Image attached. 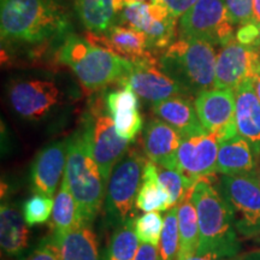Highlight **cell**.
Masks as SVG:
<instances>
[{
  "label": "cell",
  "mask_w": 260,
  "mask_h": 260,
  "mask_svg": "<svg viewBox=\"0 0 260 260\" xmlns=\"http://www.w3.org/2000/svg\"><path fill=\"white\" fill-rule=\"evenodd\" d=\"M69 25L60 0H0L3 42L40 44L64 34Z\"/></svg>",
  "instance_id": "cell-1"
},
{
  "label": "cell",
  "mask_w": 260,
  "mask_h": 260,
  "mask_svg": "<svg viewBox=\"0 0 260 260\" xmlns=\"http://www.w3.org/2000/svg\"><path fill=\"white\" fill-rule=\"evenodd\" d=\"M213 182V176L201 178L191 191V201L197 209L199 222L197 255L233 258L239 255L241 243L229 206Z\"/></svg>",
  "instance_id": "cell-2"
},
{
  "label": "cell",
  "mask_w": 260,
  "mask_h": 260,
  "mask_svg": "<svg viewBox=\"0 0 260 260\" xmlns=\"http://www.w3.org/2000/svg\"><path fill=\"white\" fill-rule=\"evenodd\" d=\"M58 59L74 71L89 92L102 89L115 81L118 82L133 65V61L77 35L65 39L58 51Z\"/></svg>",
  "instance_id": "cell-3"
},
{
  "label": "cell",
  "mask_w": 260,
  "mask_h": 260,
  "mask_svg": "<svg viewBox=\"0 0 260 260\" xmlns=\"http://www.w3.org/2000/svg\"><path fill=\"white\" fill-rule=\"evenodd\" d=\"M68 140L69 146L64 177L79 205L83 223L90 224L105 201L106 183L82 130L76 132Z\"/></svg>",
  "instance_id": "cell-4"
},
{
  "label": "cell",
  "mask_w": 260,
  "mask_h": 260,
  "mask_svg": "<svg viewBox=\"0 0 260 260\" xmlns=\"http://www.w3.org/2000/svg\"><path fill=\"white\" fill-rule=\"evenodd\" d=\"M217 54L209 42L180 39L167 48L159 65L187 94L214 88Z\"/></svg>",
  "instance_id": "cell-5"
},
{
  "label": "cell",
  "mask_w": 260,
  "mask_h": 260,
  "mask_svg": "<svg viewBox=\"0 0 260 260\" xmlns=\"http://www.w3.org/2000/svg\"><path fill=\"white\" fill-rule=\"evenodd\" d=\"M81 130L88 140L94 159L107 184L113 169L128 151L130 141L117 134L115 122L103 99H96L89 107Z\"/></svg>",
  "instance_id": "cell-6"
},
{
  "label": "cell",
  "mask_w": 260,
  "mask_h": 260,
  "mask_svg": "<svg viewBox=\"0 0 260 260\" xmlns=\"http://www.w3.org/2000/svg\"><path fill=\"white\" fill-rule=\"evenodd\" d=\"M218 189L233 214L239 235L246 239L260 235V181L256 172L220 175Z\"/></svg>",
  "instance_id": "cell-7"
},
{
  "label": "cell",
  "mask_w": 260,
  "mask_h": 260,
  "mask_svg": "<svg viewBox=\"0 0 260 260\" xmlns=\"http://www.w3.org/2000/svg\"><path fill=\"white\" fill-rule=\"evenodd\" d=\"M145 158L136 149H130L113 169L107 182L105 199L106 214L113 226L132 220L133 206L142 182V172L146 164Z\"/></svg>",
  "instance_id": "cell-8"
},
{
  "label": "cell",
  "mask_w": 260,
  "mask_h": 260,
  "mask_svg": "<svg viewBox=\"0 0 260 260\" xmlns=\"http://www.w3.org/2000/svg\"><path fill=\"white\" fill-rule=\"evenodd\" d=\"M235 27L228 14L225 0H199L181 16L178 23L182 39H194L220 47L235 40Z\"/></svg>",
  "instance_id": "cell-9"
},
{
  "label": "cell",
  "mask_w": 260,
  "mask_h": 260,
  "mask_svg": "<svg viewBox=\"0 0 260 260\" xmlns=\"http://www.w3.org/2000/svg\"><path fill=\"white\" fill-rule=\"evenodd\" d=\"M260 74V47L230 41L217 54L214 88L236 89Z\"/></svg>",
  "instance_id": "cell-10"
},
{
  "label": "cell",
  "mask_w": 260,
  "mask_h": 260,
  "mask_svg": "<svg viewBox=\"0 0 260 260\" xmlns=\"http://www.w3.org/2000/svg\"><path fill=\"white\" fill-rule=\"evenodd\" d=\"M118 83L129 86L136 95L153 105L170 98L187 95L180 84L161 69L154 57L133 61L132 68Z\"/></svg>",
  "instance_id": "cell-11"
},
{
  "label": "cell",
  "mask_w": 260,
  "mask_h": 260,
  "mask_svg": "<svg viewBox=\"0 0 260 260\" xmlns=\"http://www.w3.org/2000/svg\"><path fill=\"white\" fill-rule=\"evenodd\" d=\"M194 106L204 129L216 136L219 142L237 135L235 90H204L195 98Z\"/></svg>",
  "instance_id": "cell-12"
},
{
  "label": "cell",
  "mask_w": 260,
  "mask_h": 260,
  "mask_svg": "<svg viewBox=\"0 0 260 260\" xmlns=\"http://www.w3.org/2000/svg\"><path fill=\"white\" fill-rule=\"evenodd\" d=\"M57 84L46 80L16 82L9 89V100L18 116L28 121H40L60 103Z\"/></svg>",
  "instance_id": "cell-13"
},
{
  "label": "cell",
  "mask_w": 260,
  "mask_h": 260,
  "mask_svg": "<svg viewBox=\"0 0 260 260\" xmlns=\"http://www.w3.org/2000/svg\"><path fill=\"white\" fill-rule=\"evenodd\" d=\"M219 141L213 134L205 132L183 138L176 154V170L197 183L217 172Z\"/></svg>",
  "instance_id": "cell-14"
},
{
  "label": "cell",
  "mask_w": 260,
  "mask_h": 260,
  "mask_svg": "<svg viewBox=\"0 0 260 260\" xmlns=\"http://www.w3.org/2000/svg\"><path fill=\"white\" fill-rule=\"evenodd\" d=\"M69 140L47 145L37 154L31 165V188L37 194L53 197L58 184L61 183L67 167Z\"/></svg>",
  "instance_id": "cell-15"
},
{
  "label": "cell",
  "mask_w": 260,
  "mask_h": 260,
  "mask_svg": "<svg viewBox=\"0 0 260 260\" xmlns=\"http://www.w3.org/2000/svg\"><path fill=\"white\" fill-rule=\"evenodd\" d=\"M86 39L130 61L153 57L149 52L151 48L147 35L144 31L124 25H113L109 30L103 32L88 31L86 34Z\"/></svg>",
  "instance_id": "cell-16"
},
{
  "label": "cell",
  "mask_w": 260,
  "mask_h": 260,
  "mask_svg": "<svg viewBox=\"0 0 260 260\" xmlns=\"http://www.w3.org/2000/svg\"><path fill=\"white\" fill-rule=\"evenodd\" d=\"M182 141L181 133L159 118L149 121L145 128V154L160 168L176 170V154Z\"/></svg>",
  "instance_id": "cell-17"
},
{
  "label": "cell",
  "mask_w": 260,
  "mask_h": 260,
  "mask_svg": "<svg viewBox=\"0 0 260 260\" xmlns=\"http://www.w3.org/2000/svg\"><path fill=\"white\" fill-rule=\"evenodd\" d=\"M234 90L237 134L249 142L255 158L260 157V102L254 81H247Z\"/></svg>",
  "instance_id": "cell-18"
},
{
  "label": "cell",
  "mask_w": 260,
  "mask_h": 260,
  "mask_svg": "<svg viewBox=\"0 0 260 260\" xmlns=\"http://www.w3.org/2000/svg\"><path fill=\"white\" fill-rule=\"evenodd\" d=\"M105 102L115 122L117 134L128 141H133L144 125L139 111L138 95L129 86H123L121 89L107 94Z\"/></svg>",
  "instance_id": "cell-19"
},
{
  "label": "cell",
  "mask_w": 260,
  "mask_h": 260,
  "mask_svg": "<svg viewBox=\"0 0 260 260\" xmlns=\"http://www.w3.org/2000/svg\"><path fill=\"white\" fill-rule=\"evenodd\" d=\"M153 112L159 119L180 132L183 138L206 132L198 117L194 103L184 96H174L154 104Z\"/></svg>",
  "instance_id": "cell-20"
},
{
  "label": "cell",
  "mask_w": 260,
  "mask_h": 260,
  "mask_svg": "<svg viewBox=\"0 0 260 260\" xmlns=\"http://www.w3.org/2000/svg\"><path fill=\"white\" fill-rule=\"evenodd\" d=\"M30 232L24 217L16 206L2 204L0 207V245L10 256H21L29 247Z\"/></svg>",
  "instance_id": "cell-21"
},
{
  "label": "cell",
  "mask_w": 260,
  "mask_h": 260,
  "mask_svg": "<svg viewBox=\"0 0 260 260\" xmlns=\"http://www.w3.org/2000/svg\"><path fill=\"white\" fill-rule=\"evenodd\" d=\"M256 161L252 146L239 134L219 142L217 172L220 175H242L255 172Z\"/></svg>",
  "instance_id": "cell-22"
},
{
  "label": "cell",
  "mask_w": 260,
  "mask_h": 260,
  "mask_svg": "<svg viewBox=\"0 0 260 260\" xmlns=\"http://www.w3.org/2000/svg\"><path fill=\"white\" fill-rule=\"evenodd\" d=\"M124 9L122 0H75V10L84 28L103 32L116 25Z\"/></svg>",
  "instance_id": "cell-23"
},
{
  "label": "cell",
  "mask_w": 260,
  "mask_h": 260,
  "mask_svg": "<svg viewBox=\"0 0 260 260\" xmlns=\"http://www.w3.org/2000/svg\"><path fill=\"white\" fill-rule=\"evenodd\" d=\"M53 216H52V226H53V239L59 240L61 237L83 225L79 205L71 193L68 181L63 177L59 190L54 198Z\"/></svg>",
  "instance_id": "cell-24"
},
{
  "label": "cell",
  "mask_w": 260,
  "mask_h": 260,
  "mask_svg": "<svg viewBox=\"0 0 260 260\" xmlns=\"http://www.w3.org/2000/svg\"><path fill=\"white\" fill-rule=\"evenodd\" d=\"M136 207L144 212H161L171 210L170 195L160 183L158 167L153 161H146L142 172V183L135 201Z\"/></svg>",
  "instance_id": "cell-25"
},
{
  "label": "cell",
  "mask_w": 260,
  "mask_h": 260,
  "mask_svg": "<svg viewBox=\"0 0 260 260\" xmlns=\"http://www.w3.org/2000/svg\"><path fill=\"white\" fill-rule=\"evenodd\" d=\"M54 241L59 246L63 260H100L98 239L90 224H83Z\"/></svg>",
  "instance_id": "cell-26"
},
{
  "label": "cell",
  "mask_w": 260,
  "mask_h": 260,
  "mask_svg": "<svg viewBox=\"0 0 260 260\" xmlns=\"http://www.w3.org/2000/svg\"><path fill=\"white\" fill-rule=\"evenodd\" d=\"M180 228V251L177 260H184L197 254L199 247V222L191 194H188L177 205Z\"/></svg>",
  "instance_id": "cell-27"
},
{
  "label": "cell",
  "mask_w": 260,
  "mask_h": 260,
  "mask_svg": "<svg viewBox=\"0 0 260 260\" xmlns=\"http://www.w3.org/2000/svg\"><path fill=\"white\" fill-rule=\"evenodd\" d=\"M172 16L168 6L162 0L155 3H138V4L124 5L119 22L136 30L144 31L146 35L151 31L157 22Z\"/></svg>",
  "instance_id": "cell-28"
},
{
  "label": "cell",
  "mask_w": 260,
  "mask_h": 260,
  "mask_svg": "<svg viewBox=\"0 0 260 260\" xmlns=\"http://www.w3.org/2000/svg\"><path fill=\"white\" fill-rule=\"evenodd\" d=\"M138 248L139 239L132 219L116 228L107 243L103 260H134Z\"/></svg>",
  "instance_id": "cell-29"
},
{
  "label": "cell",
  "mask_w": 260,
  "mask_h": 260,
  "mask_svg": "<svg viewBox=\"0 0 260 260\" xmlns=\"http://www.w3.org/2000/svg\"><path fill=\"white\" fill-rule=\"evenodd\" d=\"M180 251V228L177 206L169 210L164 217V228L159 242V255L161 260H177Z\"/></svg>",
  "instance_id": "cell-30"
},
{
  "label": "cell",
  "mask_w": 260,
  "mask_h": 260,
  "mask_svg": "<svg viewBox=\"0 0 260 260\" xmlns=\"http://www.w3.org/2000/svg\"><path fill=\"white\" fill-rule=\"evenodd\" d=\"M158 177L160 183L170 195L171 205H176L188 194H191L193 188L197 183L190 178L184 176L180 171L172 169L160 168L158 169Z\"/></svg>",
  "instance_id": "cell-31"
},
{
  "label": "cell",
  "mask_w": 260,
  "mask_h": 260,
  "mask_svg": "<svg viewBox=\"0 0 260 260\" xmlns=\"http://www.w3.org/2000/svg\"><path fill=\"white\" fill-rule=\"evenodd\" d=\"M162 228H164V218L158 211L146 212L134 223V229L139 241L154 247L159 246L160 242Z\"/></svg>",
  "instance_id": "cell-32"
},
{
  "label": "cell",
  "mask_w": 260,
  "mask_h": 260,
  "mask_svg": "<svg viewBox=\"0 0 260 260\" xmlns=\"http://www.w3.org/2000/svg\"><path fill=\"white\" fill-rule=\"evenodd\" d=\"M54 201L51 197L35 194L23 204V217L29 226L44 224L53 212Z\"/></svg>",
  "instance_id": "cell-33"
},
{
  "label": "cell",
  "mask_w": 260,
  "mask_h": 260,
  "mask_svg": "<svg viewBox=\"0 0 260 260\" xmlns=\"http://www.w3.org/2000/svg\"><path fill=\"white\" fill-rule=\"evenodd\" d=\"M254 0H225L228 14L235 25H243L253 19Z\"/></svg>",
  "instance_id": "cell-34"
},
{
  "label": "cell",
  "mask_w": 260,
  "mask_h": 260,
  "mask_svg": "<svg viewBox=\"0 0 260 260\" xmlns=\"http://www.w3.org/2000/svg\"><path fill=\"white\" fill-rule=\"evenodd\" d=\"M24 260H63L58 243L54 241L53 236L47 237L39 243L37 248L32 251Z\"/></svg>",
  "instance_id": "cell-35"
},
{
  "label": "cell",
  "mask_w": 260,
  "mask_h": 260,
  "mask_svg": "<svg viewBox=\"0 0 260 260\" xmlns=\"http://www.w3.org/2000/svg\"><path fill=\"white\" fill-rule=\"evenodd\" d=\"M175 18L181 17L199 0H162Z\"/></svg>",
  "instance_id": "cell-36"
},
{
  "label": "cell",
  "mask_w": 260,
  "mask_h": 260,
  "mask_svg": "<svg viewBox=\"0 0 260 260\" xmlns=\"http://www.w3.org/2000/svg\"><path fill=\"white\" fill-rule=\"evenodd\" d=\"M134 260H161V259L154 246L148 245V243H141V245L139 246Z\"/></svg>",
  "instance_id": "cell-37"
},
{
  "label": "cell",
  "mask_w": 260,
  "mask_h": 260,
  "mask_svg": "<svg viewBox=\"0 0 260 260\" xmlns=\"http://www.w3.org/2000/svg\"><path fill=\"white\" fill-rule=\"evenodd\" d=\"M245 254H239L236 256H233V258H218V256H213L210 254H205V255H193L190 258H187L184 260H242Z\"/></svg>",
  "instance_id": "cell-38"
},
{
  "label": "cell",
  "mask_w": 260,
  "mask_h": 260,
  "mask_svg": "<svg viewBox=\"0 0 260 260\" xmlns=\"http://www.w3.org/2000/svg\"><path fill=\"white\" fill-rule=\"evenodd\" d=\"M253 22L260 23V0L253 2Z\"/></svg>",
  "instance_id": "cell-39"
},
{
  "label": "cell",
  "mask_w": 260,
  "mask_h": 260,
  "mask_svg": "<svg viewBox=\"0 0 260 260\" xmlns=\"http://www.w3.org/2000/svg\"><path fill=\"white\" fill-rule=\"evenodd\" d=\"M242 260H260V251L252 252V253H246Z\"/></svg>",
  "instance_id": "cell-40"
},
{
  "label": "cell",
  "mask_w": 260,
  "mask_h": 260,
  "mask_svg": "<svg viewBox=\"0 0 260 260\" xmlns=\"http://www.w3.org/2000/svg\"><path fill=\"white\" fill-rule=\"evenodd\" d=\"M254 89H255V93H256V95H258V99L260 102V74L255 77V80H254Z\"/></svg>",
  "instance_id": "cell-41"
},
{
  "label": "cell",
  "mask_w": 260,
  "mask_h": 260,
  "mask_svg": "<svg viewBox=\"0 0 260 260\" xmlns=\"http://www.w3.org/2000/svg\"><path fill=\"white\" fill-rule=\"evenodd\" d=\"M124 5L130 4H138V3H151V0H122Z\"/></svg>",
  "instance_id": "cell-42"
},
{
  "label": "cell",
  "mask_w": 260,
  "mask_h": 260,
  "mask_svg": "<svg viewBox=\"0 0 260 260\" xmlns=\"http://www.w3.org/2000/svg\"><path fill=\"white\" fill-rule=\"evenodd\" d=\"M258 47H260V23H259V35H258Z\"/></svg>",
  "instance_id": "cell-43"
},
{
  "label": "cell",
  "mask_w": 260,
  "mask_h": 260,
  "mask_svg": "<svg viewBox=\"0 0 260 260\" xmlns=\"http://www.w3.org/2000/svg\"><path fill=\"white\" fill-rule=\"evenodd\" d=\"M258 175H259V181H260V170H259V172H258Z\"/></svg>",
  "instance_id": "cell-44"
}]
</instances>
